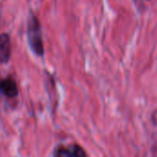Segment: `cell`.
Listing matches in <instances>:
<instances>
[{"label":"cell","instance_id":"obj_3","mask_svg":"<svg viewBox=\"0 0 157 157\" xmlns=\"http://www.w3.org/2000/svg\"><path fill=\"white\" fill-rule=\"evenodd\" d=\"M0 90L2 95L9 99L17 98L18 95V87L17 82L11 76L2 79L0 83Z\"/></svg>","mask_w":157,"mask_h":157},{"label":"cell","instance_id":"obj_4","mask_svg":"<svg viewBox=\"0 0 157 157\" xmlns=\"http://www.w3.org/2000/svg\"><path fill=\"white\" fill-rule=\"evenodd\" d=\"M11 56V40L7 33L3 32L0 36V59L2 63H8Z\"/></svg>","mask_w":157,"mask_h":157},{"label":"cell","instance_id":"obj_1","mask_svg":"<svg viewBox=\"0 0 157 157\" xmlns=\"http://www.w3.org/2000/svg\"><path fill=\"white\" fill-rule=\"evenodd\" d=\"M27 38H28V43L31 52L35 55L39 57H42L44 55L42 29H41V25L40 23V20L35 14H31L28 19Z\"/></svg>","mask_w":157,"mask_h":157},{"label":"cell","instance_id":"obj_2","mask_svg":"<svg viewBox=\"0 0 157 157\" xmlns=\"http://www.w3.org/2000/svg\"><path fill=\"white\" fill-rule=\"evenodd\" d=\"M52 157H89L86 150L77 144H59L52 151Z\"/></svg>","mask_w":157,"mask_h":157}]
</instances>
